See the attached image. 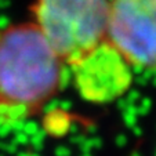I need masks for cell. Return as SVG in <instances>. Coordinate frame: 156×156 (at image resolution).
Here are the masks:
<instances>
[{"label": "cell", "instance_id": "1", "mask_svg": "<svg viewBox=\"0 0 156 156\" xmlns=\"http://www.w3.org/2000/svg\"><path fill=\"white\" fill-rule=\"evenodd\" d=\"M68 69L35 22L2 28L0 123H21L39 115L65 86Z\"/></svg>", "mask_w": 156, "mask_h": 156}, {"label": "cell", "instance_id": "2", "mask_svg": "<svg viewBox=\"0 0 156 156\" xmlns=\"http://www.w3.org/2000/svg\"><path fill=\"white\" fill-rule=\"evenodd\" d=\"M30 11L68 68L108 40L109 0H33Z\"/></svg>", "mask_w": 156, "mask_h": 156}, {"label": "cell", "instance_id": "3", "mask_svg": "<svg viewBox=\"0 0 156 156\" xmlns=\"http://www.w3.org/2000/svg\"><path fill=\"white\" fill-rule=\"evenodd\" d=\"M108 40L134 69L156 71V0H109Z\"/></svg>", "mask_w": 156, "mask_h": 156}, {"label": "cell", "instance_id": "4", "mask_svg": "<svg viewBox=\"0 0 156 156\" xmlns=\"http://www.w3.org/2000/svg\"><path fill=\"white\" fill-rule=\"evenodd\" d=\"M73 84L83 100L106 104L130 90L134 68L109 40L102 41L69 66Z\"/></svg>", "mask_w": 156, "mask_h": 156}]
</instances>
